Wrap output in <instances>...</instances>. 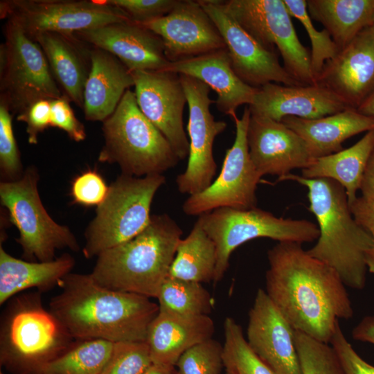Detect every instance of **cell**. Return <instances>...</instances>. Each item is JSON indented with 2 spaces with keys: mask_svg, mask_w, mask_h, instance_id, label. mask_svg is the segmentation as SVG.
<instances>
[{
  "mask_svg": "<svg viewBox=\"0 0 374 374\" xmlns=\"http://www.w3.org/2000/svg\"><path fill=\"white\" fill-rule=\"evenodd\" d=\"M163 175L137 177L121 174L109 186L104 202L85 231V258L125 242L148 225L154 197L165 184Z\"/></svg>",
  "mask_w": 374,
  "mask_h": 374,
  "instance_id": "cell-7",
  "label": "cell"
},
{
  "mask_svg": "<svg viewBox=\"0 0 374 374\" xmlns=\"http://www.w3.org/2000/svg\"><path fill=\"white\" fill-rule=\"evenodd\" d=\"M12 115L4 103L0 101V167L7 181L19 179L22 175L20 154L14 136Z\"/></svg>",
  "mask_w": 374,
  "mask_h": 374,
  "instance_id": "cell-39",
  "label": "cell"
},
{
  "mask_svg": "<svg viewBox=\"0 0 374 374\" xmlns=\"http://www.w3.org/2000/svg\"><path fill=\"white\" fill-rule=\"evenodd\" d=\"M3 315L1 363L16 374H39L43 366L75 341L60 321L44 307L41 292L15 297Z\"/></svg>",
  "mask_w": 374,
  "mask_h": 374,
  "instance_id": "cell-5",
  "label": "cell"
},
{
  "mask_svg": "<svg viewBox=\"0 0 374 374\" xmlns=\"http://www.w3.org/2000/svg\"><path fill=\"white\" fill-rule=\"evenodd\" d=\"M74 264L68 253L47 262L22 260L8 253L1 245L0 304L27 289L36 287L42 292L59 285Z\"/></svg>",
  "mask_w": 374,
  "mask_h": 374,
  "instance_id": "cell-28",
  "label": "cell"
},
{
  "mask_svg": "<svg viewBox=\"0 0 374 374\" xmlns=\"http://www.w3.org/2000/svg\"><path fill=\"white\" fill-rule=\"evenodd\" d=\"M294 340L302 374H344L331 346L295 330Z\"/></svg>",
  "mask_w": 374,
  "mask_h": 374,
  "instance_id": "cell-36",
  "label": "cell"
},
{
  "mask_svg": "<svg viewBox=\"0 0 374 374\" xmlns=\"http://www.w3.org/2000/svg\"><path fill=\"white\" fill-rule=\"evenodd\" d=\"M50 311L75 340L145 341L159 305L149 297L99 285L90 274L69 273Z\"/></svg>",
  "mask_w": 374,
  "mask_h": 374,
  "instance_id": "cell-2",
  "label": "cell"
},
{
  "mask_svg": "<svg viewBox=\"0 0 374 374\" xmlns=\"http://www.w3.org/2000/svg\"><path fill=\"white\" fill-rule=\"evenodd\" d=\"M223 363L228 374H278L251 348L240 326L231 317L224 321Z\"/></svg>",
  "mask_w": 374,
  "mask_h": 374,
  "instance_id": "cell-34",
  "label": "cell"
},
{
  "mask_svg": "<svg viewBox=\"0 0 374 374\" xmlns=\"http://www.w3.org/2000/svg\"><path fill=\"white\" fill-rule=\"evenodd\" d=\"M131 73L140 110L168 141L179 160L185 159L189 154L183 123L187 100L179 75L165 71Z\"/></svg>",
  "mask_w": 374,
  "mask_h": 374,
  "instance_id": "cell-16",
  "label": "cell"
},
{
  "mask_svg": "<svg viewBox=\"0 0 374 374\" xmlns=\"http://www.w3.org/2000/svg\"><path fill=\"white\" fill-rule=\"evenodd\" d=\"M102 130L105 144L98 160L118 164L122 174L163 175L180 161L168 141L141 112L130 89L103 121Z\"/></svg>",
  "mask_w": 374,
  "mask_h": 374,
  "instance_id": "cell-6",
  "label": "cell"
},
{
  "mask_svg": "<svg viewBox=\"0 0 374 374\" xmlns=\"http://www.w3.org/2000/svg\"><path fill=\"white\" fill-rule=\"evenodd\" d=\"M114 343L104 339L75 340L66 352L43 366L39 374H100Z\"/></svg>",
  "mask_w": 374,
  "mask_h": 374,
  "instance_id": "cell-32",
  "label": "cell"
},
{
  "mask_svg": "<svg viewBox=\"0 0 374 374\" xmlns=\"http://www.w3.org/2000/svg\"><path fill=\"white\" fill-rule=\"evenodd\" d=\"M0 16L17 22L31 38L44 32L75 34L131 21L107 0H4L0 2Z\"/></svg>",
  "mask_w": 374,
  "mask_h": 374,
  "instance_id": "cell-12",
  "label": "cell"
},
{
  "mask_svg": "<svg viewBox=\"0 0 374 374\" xmlns=\"http://www.w3.org/2000/svg\"><path fill=\"white\" fill-rule=\"evenodd\" d=\"M247 139L251 159L261 177L280 178L294 168H308L314 160L303 139L281 121L251 115Z\"/></svg>",
  "mask_w": 374,
  "mask_h": 374,
  "instance_id": "cell-20",
  "label": "cell"
},
{
  "mask_svg": "<svg viewBox=\"0 0 374 374\" xmlns=\"http://www.w3.org/2000/svg\"><path fill=\"white\" fill-rule=\"evenodd\" d=\"M91 66L83 95L84 117L106 120L115 111L127 90L134 85L131 71L115 56L91 46Z\"/></svg>",
  "mask_w": 374,
  "mask_h": 374,
  "instance_id": "cell-26",
  "label": "cell"
},
{
  "mask_svg": "<svg viewBox=\"0 0 374 374\" xmlns=\"http://www.w3.org/2000/svg\"><path fill=\"white\" fill-rule=\"evenodd\" d=\"M0 46V101L12 116L34 103L63 96L40 46L15 21L7 19Z\"/></svg>",
  "mask_w": 374,
  "mask_h": 374,
  "instance_id": "cell-9",
  "label": "cell"
},
{
  "mask_svg": "<svg viewBox=\"0 0 374 374\" xmlns=\"http://www.w3.org/2000/svg\"><path fill=\"white\" fill-rule=\"evenodd\" d=\"M109 188L96 170H89L73 179L71 195L75 204L98 206L105 199Z\"/></svg>",
  "mask_w": 374,
  "mask_h": 374,
  "instance_id": "cell-40",
  "label": "cell"
},
{
  "mask_svg": "<svg viewBox=\"0 0 374 374\" xmlns=\"http://www.w3.org/2000/svg\"><path fill=\"white\" fill-rule=\"evenodd\" d=\"M265 292L294 330L329 344L353 308L335 269L310 256L302 244L278 242L267 252Z\"/></svg>",
  "mask_w": 374,
  "mask_h": 374,
  "instance_id": "cell-1",
  "label": "cell"
},
{
  "mask_svg": "<svg viewBox=\"0 0 374 374\" xmlns=\"http://www.w3.org/2000/svg\"><path fill=\"white\" fill-rule=\"evenodd\" d=\"M173 369L152 364L143 374H172Z\"/></svg>",
  "mask_w": 374,
  "mask_h": 374,
  "instance_id": "cell-49",
  "label": "cell"
},
{
  "mask_svg": "<svg viewBox=\"0 0 374 374\" xmlns=\"http://www.w3.org/2000/svg\"><path fill=\"white\" fill-rule=\"evenodd\" d=\"M344 374H374V366L355 350L346 338L339 323L330 341Z\"/></svg>",
  "mask_w": 374,
  "mask_h": 374,
  "instance_id": "cell-42",
  "label": "cell"
},
{
  "mask_svg": "<svg viewBox=\"0 0 374 374\" xmlns=\"http://www.w3.org/2000/svg\"><path fill=\"white\" fill-rule=\"evenodd\" d=\"M214 332L208 315L182 316L159 310L146 337L152 364L173 368L184 352L211 339Z\"/></svg>",
  "mask_w": 374,
  "mask_h": 374,
  "instance_id": "cell-24",
  "label": "cell"
},
{
  "mask_svg": "<svg viewBox=\"0 0 374 374\" xmlns=\"http://www.w3.org/2000/svg\"><path fill=\"white\" fill-rule=\"evenodd\" d=\"M361 114L374 118V92L357 109Z\"/></svg>",
  "mask_w": 374,
  "mask_h": 374,
  "instance_id": "cell-48",
  "label": "cell"
},
{
  "mask_svg": "<svg viewBox=\"0 0 374 374\" xmlns=\"http://www.w3.org/2000/svg\"><path fill=\"white\" fill-rule=\"evenodd\" d=\"M182 234L168 214L152 215L137 235L100 253L89 274L103 287L157 298Z\"/></svg>",
  "mask_w": 374,
  "mask_h": 374,
  "instance_id": "cell-4",
  "label": "cell"
},
{
  "mask_svg": "<svg viewBox=\"0 0 374 374\" xmlns=\"http://www.w3.org/2000/svg\"><path fill=\"white\" fill-rule=\"evenodd\" d=\"M157 299L159 310L182 316L208 315L213 305L200 283L170 276L161 284Z\"/></svg>",
  "mask_w": 374,
  "mask_h": 374,
  "instance_id": "cell-33",
  "label": "cell"
},
{
  "mask_svg": "<svg viewBox=\"0 0 374 374\" xmlns=\"http://www.w3.org/2000/svg\"><path fill=\"white\" fill-rule=\"evenodd\" d=\"M374 148V130L355 144L339 152L314 159L301 170L307 179L328 178L339 183L346 190L349 205L357 198V192L370 154Z\"/></svg>",
  "mask_w": 374,
  "mask_h": 374,
  "instance_id": "cell-29",
  "label": "cell"
},
{
  "mask_svg": "<svg viewBox=\"0 0 374 374\" xmlns=\"http://www.w3.org/2000/svg\"><path fill=\"white\" fill-rule=\"evenodd\" d=\"M51 100L42 99L31 105L17 120L26 124L28 140L30 144L37 143L38 135L48 128L51 122Z\"/></svg>",
  "mask_w": 374,
  "mask_h": 374,
  "instance_id": "cell-44",
  "label": "cell"
},
{
  "mask_svg": "<svg viewBox=\"0 0 374 374\" xmlns=\"http://www.w3.org/2000/svg\"><path fill=\"white\" fill-rule=\"evenodd\" d=\"M202 225L214 242L217 263L213 282L223 278L233 251L255 238H268L278 242L303 244L317 240L318 226L306 220L278 217L257 207L250 209L219 208L199 216Z\"/></svg>",
  "mask_w": 374,
  "mask_h": 374,
  "instance_id": "cell-8",
  "label": "cell"
},
{
  "mask_svg": "<svg viewBox=\"0 0 374 374\" xmlns=\"http://www.w3.org/2000/svg\"><path fill=\"white\" fill-rule=\"evenodd\" d=\"M172 374H178L177 372H175V371L173 369L172 371Z\"/></svg>",
  "mask_w": 374,
  "mask_h": 374,
  "instance_id": "cell-51",
  "label": "cell"
},
{
  "mask_svg": "<svg viewBox=\"0 0 374 374\" xmlns=\"http://www.w3.org/2000/svg\"><path fill=\"white\" fill-rule=\"evenodd\" d=\"M160 71L197 79L216 92L217 109L232 118L242 105H249L256 89L244 83L233 71L226 48L199 56L169 62Z\"/></svg>",
  "mask_w": 374,
  "mask_h": 374,
  "instance_id": "cell-23",
  "label": "cell"
},
{
  "mask_svg": "<svg viewBox=\"0 0 374 374\" xmlns=\"http://www.w3.org/2000/svg\"><path fill=\"white\" fill-rule=\"evenodd\" d=\"M281 122L303 139L314 159L339 152L346 139L374 130V118L354 108L317 119L286 116Z\"/></svg>",
  "mask_w": 374,
  "mask_h": 374,
  "instance_id": "cell-27",
  "label": "cell"
},
{
  "mask_svg": "<svg viewBox=\"0 0 374 374\" xmlns=\"http://www.w3.org/2000/svg\"><path fill=\"white\" fill-rule=\"evenodd\" d=\"M251 112L246 107L241 118L233 117L235 137L226 150L221 172L203 191L190 195L182 209L187 215H201L219 208H256V191L261 175L251 159L247 132Z\"/></svg>",
  "mask_w": 374,
  "mask_h": 374,
  "instance_id": "cell-13",
  "label": "cell"
},
{
  "mask_svg": "<svg viewBox=\"0 0 374 374\" xmlns=\"http://www.w3.org/2000/svg\"><path fill=\"white\" fill-rule=\"evenodd\" d=\"M216 263L215 245L197 219L188 236L179 240L168 276L208 283L213 280Z\"/></svg>",
  "mask_w": 374,
  "mask_h": 374,
  "instance_id": "cell-31",
  "label": "cell"
},
{
  "mask_svg": "<svg viewBox=\"0 0 374 374\" xmlns=\"http://www.w3.org/2000/svg\"><path fill=\"white\" fill-rule=\"evenodd\" d=\"M223 346L216 340L207 339L197 344L178 359V374H220L223 363Z\"/></svg>",
  "mask_w": 374,
  "mask_h": 374,
  "instance_id": "cell-38",
  "label": "cell"
},
{
  "mask_svg": "<svg viewBox=\"0 0 374 374\" xmlns=\"http://www.w3.org/2000/svg\"><path fill=\"white\" fill-rule=\"evenodd\" d=\"M350 208L355 220L373 238V245L366 253L365 260L368 271L374 274V201L357 197Z\"/></svg>",
  "mask_w": 374,
  "mask_h": 374,
  "instance_id": "cell-45",
  "label": "cell"
},
{
  "mask_svg": "<svg viewBox=\"0 0 374 374\" xmlns=\"http://www.w3.org/2000/svg\"><path fill=\"white\" fill-rule=\"evenodd\" d=\"M225 11L265 48L279 51L287 73L303 85L317 84L310 53L300 42L283 0L222 1Z\"/></svg>",
  "mask_w": 374,
  "mask_h": 374,
  "instance_id": "cell-11",
  "label": "cell"
},
{
  "mask_svg": "<svg viewBox=\"0 0 374 374\" xmlns=\"http://www.w3.org/2000/svg\"><path fill=\"white\" fill-rule=\"evenodd\" d=\"M38 177L37 170L29 168L19 179L1 181L0 199L19 231L17 242L23 257L47 262L55 259L57 249L77 251L79 246L70 229L57 224L43 206L37 190Z\"/></svg>",
  "mask_w": 374,
  "mask_h": 374,
  "instance_id": "cell-10",
  "label": "cell"
},
{
  "mask_svg": "<svg viewBox=\"0 0 374 374\" xmlns=\"http://www.w3.org/2000/svg\"><path fill=\"white\" fill-rule=\"evenodd\" d=\"M321 85L357 109L374 92V27L363 29L335 57L327 61L317 79Z\"/></svg>",
  "mask_w": 374,
  "mask_h": 374,
  "instance_id": "cell-19",
  "label": "cell"
},
{
  "mask_svg": "<svg viewBox=\"0 0 374 374\" xmlns=\"http://www.w3.org/2000/svg\"><path fill=\"white\" fill-rule=\"evenodd\" d=\"M0 374H2V372L1 371Z\"/></svg>",
  "mask_w": 374,
  "mask_h": 374,
  "instance_id": "cell-52",
  "label": "cell"
},
{
  "mask_svg": "<svg viewBox=\"0 0 374 374\" xmlns=\"http://www.w3.org/2000/svg\"><path fill=\"white\" fill-rule=\"evenodd\" d=\"M311 19L329 33L339 51L371 26L373 0H306Z\"/></svg>",
  "mask_w": 374,
  "mask_h": 374,
  "instance_id": "cell-30",
  "label": "cell"
},
{
  "mask_svg": "<svg viewBox=\"0 0 374 374\" xmlns=\"http://www.w3.org/2000/svg\"><path fill=\"white\" fill-rule=\"evenodd\" d=\"M118 58L131 72L160 71L169 63L161 38L132 21L108 24L74 34Z\"/></svg>",
  "mask_w": 374,
  "mask_h": 374,
  "instance_id": "cell-21",
  "label": "cell"
},
{
  "mask_svg": "<svg viewBox=\"0 0 374 374\" xmlns=\"http://www.w3.org/2000/svg\"><path fill=\"white\" fill-rule=\"evenodd\" d=\"M136 24L161 38L169 62L226 48L220 31L198 0H178L166 15Z\"/></svg>",
  "mask_w": 374,
  "mask_h": 374,
  "instance_id": "cell-17",
  "label": "cell"
},
{
  "mask_svg": "<svg viewBox=\"0 0 374 374\" xmlns=\"http://www.w3.org/2000/svg\"><path fill=\"white\" fill-rule=\"evenodd\" d=\"M359 190L362 197L374 201V148L364 169Z\"/></svg>",
  "mask_w": 374,
  "mask_h": 374,
  "instance_id": "cell-47",
  "label": "cell"
},
{
  "mask_svg": "<svg viewBox=\"0 0 374 374\" xmlns=\"http://www.w3.org/2000/svg\"><path fill=\"white\" fill-rule=\"evenodd\" d=\"M371 22H372V26L374 27V0H373V5Z\"/></svg>",
  "mask_w": 374,
  "mask_h": 374,
  "instance_id": "cell-50",
  "label": "cell"
},
{
  "mask_svg": "<svg viewBox=\"0 0 374 374\" xmlns=\"http://www.w3.org/2000/svg\"><path fill=\"white\" fill-rule=\"evenodd\" d=\"M294 329L259 288L249 312L247 341L253 352L278 374H302Z\"/></svg>",
  "mask_w": 374,
  "mask_h": 374,
  "instance_id": "cell-18",
  "label": "cell"
},
{
  "mask_svg": "<svg viewBox=\"0 0 374 374\" xmlns=\"http://www.w3.org/2000/svg\"><path fill=\"white\" fill-rule=\"evenodd\" d=\"M251 115L280 122L286 116L317 119L350 108L342 99L319 85L267 83L256 89Z\"/></svg>",
  "mask_w": 374,
  "mask_h": 374,
  "instance_id": "cell-22",
  "label": "cell"
},
{
  "mask_svg": "<svg viewBox=\"0 0 374 374\" xmlns=\"http://www.w3.org/2000/svg\"><path fill=\"white\" fill-rule=\"evenodd\" d=\"M70 100L65 96L51 100V127L64 131L72 140L80 142L85 139L83 124L76 118Z\"/></svg>",
  "mask_w": 374,
  "mask_h": 374,
  "instance_id": "cell-43",
  "label": "cell"
},
{
  "mask_svg": "<svg viewBox=\"0 0 374 374\" xmlns=\"http://www.w3.org/2000/svg\"><path fill=\"white\" fill-rule=\"evenodd\" d=\"M152 365L146 341L114 342L111 356L100 374H143Z\"/></svg>",
  "mask_w": 374,
  "mask_h": 374,
  "instance_id": "cell-37",
  "label": "cell"
},
{
  "mask_svg": "<svg viewBox=\"0 0 374 374\" xmlns=\"http://www.w3.org/2000/svg\"><path fill=\"white\" fill-rule=\"evenodd\" d=\"M294 181L308 189V209L318 222L319 236L308 253L339 275L344 285L362 290L366 283V254L371 235L354 218L345 188L328 178L307 179L289 173L277 181Z\"/></svg>",
  "mask_w": 374,
  "mask_h": 374,
  "instance_id": "cell-3",
  "label": "cell"
},
{
  "mask_svg": "<svg viewBox=\"0 0 374 374\" xmlns=\"http://www.w3.org/2000/svg\"><path fill=\"white\" fill-rule=\"evenodd\" d=\"M283 1L291 17L297 19L302 24L310 39L311 66L317 82L325 63L335 57L339 49L326 29L319 31L314 26L307 10L306 0H283Z\"/></svg>",
  "mask_w": 374,
  "mask_h": 374,
  "instance_id": "cell-35",
  "label": "cell"
},
{
  "mask_svg": "<svg viewBox=\"0 0 374 374\" xmlns=\"http://www.w3.org/2000/svg\"><path fill=\"white\" fill-rule=\"evenodd\" d=\"M353 339L374 344V315L364 317L353 329Z\"/></svg>",
  "mask_w": 374,
  "mask_h": 374,
  "instance_id": "cell-46",
  "label": "cell"
},
{
  "mask_svg": "<svg viewBox=\"0 0 374 374\" xmlns=\"http://www.w3.org/2000/svg\"><path fill=\"white\" fill-rule=\"evenodd\" d=\"M179 75L188 107L186 129L190 141L187 166L177 177L176 184L180 193L190 196L203 191L213 181L217 170L213 143L227 125L215 121L211 112L210 106L215 101L209 97L210 88L193 77Z\"/></svg>",
  "mask_w": 374,
  "mask_h": 374,
  "instance_id": "cell-14",
  "label": "cell"
},
{
  "mask_svg": "<svg viewBox=\"0 0 374 374\" xmlns=\"http://www.w3.org/2000/svg\"><path fill=\"white\" fill-rule=\"evenodd\" d=\"M198 1L220 31L232 68L244 83L254 88L272 82L289 86L303 85L280 64L276 51L262 46L225 11L222 1Z\"/></svg>",
  "mask_w": 374,
  "mask_h": 374,
  "instance_id": "cell-15",
  "label": "cell"
},
{
  "mask_svg": "<svg viewBox=\"0 0 374 374\" xmlns=\"http://www.w3.org/2000/svg\"><path fill=\"white\" fill-rule=\"evenodd\" d=\"M122 10L135 23H143L168 14L178 0H107Z\"/></svg>",
  "mask_w": 374,
  "mask_h": 374,
  "instance_id": "cell-41",
  "label": "cell"
},
{
  "mask_svg": "<svg viewBox=\"0 0 374 374\" xmlns=\"http://www.w3.org/2000/svg\"><path fill=\"white\" fill-rule=\"evenodd\" d=\"M225 374H228L227 373H226Z\"/></svg>",
  "mask_w": 374,
  "mask_h": 374,
  "instance_id": "cell-53",
  "label": "cell"
},
{
  "mask_svg": "<svg viewBox=\"0 0 374 374\" xmlns=\"http://www.w3.org/2000/svg\"><path fill=\"white\" fill-rule=\"evenodd\" d=\"M33 39L40 46L63 95L83 109V95L91 62V46L74 34L44 32Z\"/></svg>",
  "mask_w": 374,
  "mask_h": 374,
  "instance_id": "cell-25",
  "label": "cell"
}]
</instances>
